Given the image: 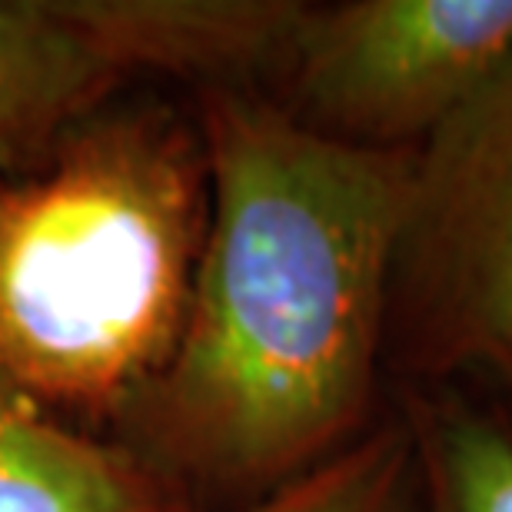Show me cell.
Here are the masks:
<instances>
[{
  "label": "cell",
  "instance_id": "2",
  "mask_svg": "<svg viewBox=\"0 0 512 512\" xmlns=\"http://www.w3.org/2000/svg\"><path fill=\"white\" fill-rule=\"evenodd\" d=\"M0 180V386L40 409H130L173 356L203 230V143L160 114L64 130Z\"/></svg>",
  "mask_w": 512,
  "mask_h": 512
},
{
  "label": "cell",
  "instance_id": "6",
  "mask_svg": "<svg viewBox=\"0 0 512 512\" xmlns=\"http://www.w3.org/2000/svg\"><path fill=\"white\" fill-rule=\"evenodd\" d=\"M0 512H170L157 473L0 386Z\"/></svg>",
  "mask_w": 512,
  "mask_h": 512
},
{
  "label": "cell",
  "instance_id": "9",
  "mask_svg": "<svg viewBox=\"0 0 512 512\" xmlns=\"http://www.w3.org/2000/svg\"><path fill=\"white\" fill-rule=\"evenodd\" d=\"M419 479L406 419L393 406L360 439L237 512H416Z\"/></svg>",
  "mask_w": 512,
  "mask_h": 512
},
{
  "label": "cell",
  "instance_id": "8",
  "mask_svg": "<svg viewBox=\"0 0 512 512\" xmlns=\"http://www.w3.org/2000/svg\"><path fill=\"white\" fill-rule=\"evenodd\" d=\"M416 453V512H512V426L473 386H399Z\"/></svg>",
  "mask_w": 512,
  "mask_h": 512
},
{
  "label": "cell",
  "instance_id": "10",
  "mask_svg": "<svg viewBox=\"0 0 512 512\" xmlns=\"http://www.w3.org/2000/svg\"><path fill=\"white\" fill-rule=\"evenodd\" d=\"M466 386H473L479 396L486 399L489 406L496 409L499 416L506 419V423L512 426V366L503 373V376H496V380H486V383H466Z\"/></svg>",
  "mask_w": 512,
  "mask_h": 512
},
{
  "label": "cell",
  "instance_id": "3",
  "mask_svg": "<svg viewBox=\"0 0 512 512\" xmlns=\"http://www.w3.org/2000/svg\"><path fill=\"white\" fill-rule=\"evenodd\" d=\"M512 366V54L416 150L389 273L383 373L486 383Z\"/></svg>",
  "mask_w": 512,
  "mask_h": 512
},
{
  "label": "cell",
  "instance_id": "1",
  "mask_svg": "<svg viewBox=\"0 0 512 512\" xmlns=\"http://www.w3.org/2000/svg\"><path fill=\"white\" fill-rule=\"evenodd\" d=\"M200 143L187 316L130 416L163 473L250 506L376 423L416 150L326 140L260 90H207Z\"/></svg>",
  "mask_w": 512,
  "mask_h": 512
},
{
  "label": "cell",
  "instance_id": "7",
  "mask_svg": "<svg viewBox=\"0 0 512 512\" xmlns=\"http://www.w3.org/2000/svg\"><path fill=\"white\" fill-rule=\"evenodd\" d=\"M114 80L57 0H0V167L60 137Z\"/></svg>",
  "mask_w": 512,
  "mask_h": 512
},
{
  "label": "cell",
  "instance_id": "5",
  "mask_svg": "<svg viewBox=\"0 0 512 512\" xmlns=\"http://www.w3.org/2000/svg\"><path fill=\"white\" fill-rule=\"evenodd\" d=\"M117 74L157 70L207 90L276 87L303 0H57Z\"/></svg>",
  "mask_w": 512,
  "mask_h": 512
},
{
  "label": "cell",
  "instance_id": "4",
  "mask_svg": "<svg viewBox=\"0 0 512 512\" xmlns=\"http://www.w3.org/2000/svg\"><path fill=\"white\" fill-rule=\"evenodd\" d=\"M509 54L512 0L310 4L270 97L326 140L419 150Z\"/></svg>",
  "mask_w": 512,
  "mask_h": 512
}]
</instances>
